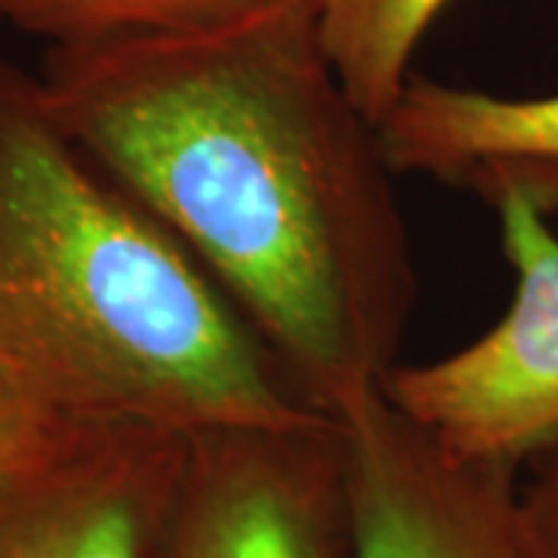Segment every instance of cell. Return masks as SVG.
<instances>
[{
    "label": "cell",
    "mask_w": 558,
    "mask_h": 558,
    "mask_svg": "<svg viewBox=\"0 0 558 558\" xmlns=\"http://www.w3.org/2000/svg\"><path fill=\"white\" fill-rule=\"evenodd\" d=\"M62 131L178 236L323 416L381 391L416 267L381 131L344 90L314 0L50 44Z\"/></svg>",
    "instance_id": "6da1fadb"
},
{
    "label": "cell",
    "mask_w": 558,
    "mask_h": 558,
    "mask_svg": "<svg viewBox=\"0 0 558 558\" xmlns=\"http://www.w3.org/2000/svg\"><path fill=\"white\" fill-rule=\"evenodd\" d=\"M0 363L60 416L199 435L323 413L190 248L0 62Z\"/></svg>",
    "instance_id": "7a4b0ae2"
},
{
    "label": "cell",
    "mask_w": 558,
    "mask_h": 558,
    "mask_svg": "<svg viewBox=\"0 0 558 558\" xmlns=\"http://www.w3.org/2000/svg\"><path fill=\"white\" fill-rule=\"evenodd\" d=\"M499 218L515 270L494 329L428 363H395L381 395L459 457L519 472L558 444V236L543 165H499L475 178Z\"/></svg>",
    "instance_id": "3957f363"
},
{
    "label": "cell",
    "mask_w": 558,
    "mask_h": 558,
    "mask_svg": "<svg viewBox=\"0 0 558 558\" xmlns=\"http://www.w3.org/2000/svg\"><path fill=\"white\" fill-rule=\"evenodd\" d=\"M336 418L190 435L159 558H354Z\"/></svg>",
    "instance_id": "277c9868"
},
{
    "label": "cell",
    "mask_w": 558,
    "mask_h": 558,
    "mask_svg": "<svg viewBox=\"0 0 558 558\" xmlns=\"http://www.w3.org/2000/svg\"><path fill=\"white\" fill-rule=\"evenodd\" d=\"M339 428L354 558H539L515 469L447 450L381 391Z\"/></svg>",
    "instance_id": "5b68a950"
},
{
    "label": "cell",
    "mask_w": 558,
    "mask_h": 558,
    "mask_svg": "<svg viewBox=\"0 0 558 558\" xmlns=\"http://www.w3.org/2000/svg\"><path fill=\"white\" fill-rule=\"evenodd\" d=\"M183 444L156 428L75 422L0 484V558H159Z\"/></svg>",
    "instance_id": "8992f818"
},
{
    "label": "cell",
    "mask_w": 558,
    "mask_h": 558,
    "mask_svg": "<svg viewBox=\"0 0 558 558\" xmlns=\"http://www.w3.org/2000/svg\"><path fill=\"white\" fill-rule=\"evenodd\" d=\"M379 131L398 174L475 183L499 165L558 168V94L497 97L413 75Z\"/></svg>",
    "instance_id": "52a82bcc"
},
{
    "label": "cell",
    "mask_w": 558,
    "mask_h": 558,
    "mask_svg": "<svg viewBox=\"0 0 558 558\" xmlns=\"http://www.w3.org/2000/svg\"><path fill=\"white\" fill-rule=\"evenodd\" d=\"M450 0H314L319 40L344 90L381 124L398 102L410 62Z\"/></svg>",
    "instance_id": "ba28073f"
},
{
    "label": "cell",
    "mask_w": 558,
    "mask_h": 558,
    "mask_svg": "<svg viewBox=\"0 0 558 558\" xmlns=\"http://www.w3.org/2000/svg\"><path fill=\"white\" fill-rule=\"evenodd\" d=\"M292 0H0V22H10L50 44L174 32L227 22Z\"/></svg>",
    "instance_id": "9c48e42d"
},
{
    "label": "cell",
    "mask_w": 558,
    "mask_h": 558,
    "mask_svg": "<svg viewBox=\"0 0 558 558\" xmlns=\"http://www.w3.org/2000/svg\"><path fill=\"white\" fill-rule=\"evenodd\" d=\"M72 425L0 363V484L50 450Z\"/></svg>",
    "instance_id": "30bf717a"
},
{
    "label": "cell",
    "mask_w": 558,
    "mask_h": 558,
    "mask_svg": "<svg viewBox=\"0 0 558 558\" xmlns=\"http://www.w3.org/2000/svg\"><path fill=\"white\" fill-rule=\"evenodd\" d=\"M534 462V478L521 487V509L539 558H558V444Z\"/></svg>",
    "instance_id": "8fae6325"
}]
</instances>
